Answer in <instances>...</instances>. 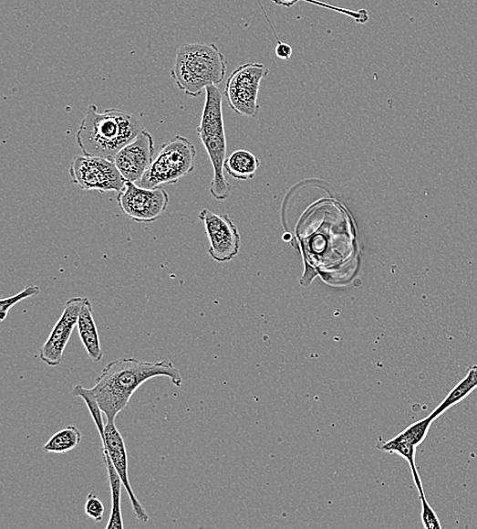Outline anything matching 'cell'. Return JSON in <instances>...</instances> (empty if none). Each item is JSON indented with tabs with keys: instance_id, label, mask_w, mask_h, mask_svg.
Returning <instances> with one entry per match:
<instances>
[{
	"instance_id": "obj_2",
	"label": "cell",
	"mask_w": 477,
	"mask_h": 529,
	"mask_svg": "<svg viewBox=\"0 0 477 529\" xmlns=\"http://www.w3.org/2000/svg\"><path fill=\"white\" fill-rule=\"evenodd\" d=\"M142 130L143 124L135 114L118 109L99 112L97 106L91 104L79 124L76 138L84 155L113 161Z\"/></svg>"
},
{
	"instance_id": "obj_12",
	"label": "cell",
	"mask_w": 477,
	"mask_h": 529,
	"mask_svg": "<svg viewBox=\"0 0 477 529\" xmlns=\"http://www.w3.org/2000/svg\"><path fill=\"white\" fill-rule=\"evenodd\" d=\"M100 438L103 450L109 452L114 468L120 477L122 486L128 492L137 519L142 523L149 522L150 517L130 485L127 446L116 426V421H106L104 433L100 435Z\"/></svg>"
},
{
	"instance_id": "obj_14",
	"label": "cell",
	"mask_w": 477,
	"mask_h": 529,
	"mask_svg": "<svg viewBox=\"0 0 477 529\" xmlns=\"http://www.w3.org/2000/svg\"><path fill=\"white\" fill-rule=\"evenodd\" d=\"M261 161L251 152L246 150H237L226 158L224 163L225 172L240 181H250L257 174Z\"/></svg>"
},
{
	"instance_id": "obj_8",
	"label": "cell",
	"mask_w": 477,
	"mask_h": 529,
	"mask_svg": "<svg viewBox=\"0 0 477 529\" xmlns=\"http://www.w3.org/2000/svg\"><path fill=\"white\" fill-rule=\"evenodd\" d=\"M170 195L162 187L147 188L127 182L118 195L119 207L136 222H154L170 205Z\"/></svg>"
},
{
	"instance_id": "obj_9",
	"label": "cell",
	"mask_w": 477,
	"mask_h": 529,
	"mask_svg": "<svg viewBox=\"0 0 477 529\" xmlns=\"http://www.w3.org/2000/svg\"><path fill=\"white\" fill-rule=\"evenodd\" d=\"M199 218L205 224L210 241L208 250L212 259L219 263H227L240 253L241 235L228 215H218L208 209L202 210Z\"/></svg>"
},
{
	"instance_id": "obj_19",
	"label": "cell",
	"mask_w": 477,
	"mask_h": 529,
	"mask_svg": "<svg viewBox=\"0 0 477 529\" xmlns=\"http://www.w3.org/2000/svg\"><path fill=\"white\" fill-rule=\"evenodd\" d=\"M434 420L430 415L417 421V423L410 425L408 428H405L399 436L404 439L405 441L411 443L415 447H419L426 440L430 428Z\"/></svg>"
},
{
	"instance_id": "obj_7",
	"label": "cell",
	"mask_w": 477,
	"mask_h": 529,
	"mask_svg": "<svg viewBox=\"0 0 477 529\" xmlns=\"http://www.w3.org/2000/svg\"><path fill=\"white\" fill-rule=\"evenodd\" d=\"M69 176L84 191L119 193L127 183L113 161L102 157H74Z\"/></svg>"
},
{
	"instance_id": "obj_13",
	"label": "cell",
	"mask_w": 477,
	"mask_h": 529,
	"mask_svg": "<svg viewBox=\"0 0 477 529\" xmlns=\"http://www.w3.org/2000/svg\"><path fill=\"white\" fill-rule=\"evenodd\" d=\"M78 336L86 349L88 356L95 363H100L103 352L100 344L99 330L93 316V307L89 299H85L78 320Z\"/></svg>"
},
{
	"instance_id": "obj_4",
	"label": "cell",
	"mask_w": 477,
	"mask_h": 529,
	"mask_svg": "<svg viewBox=\"0 0 477 529\" xmlns=\"http://www.w3.org/2000/svg\"><path fill=\"white\" fill-rule=\"evenodd\" d=\"M197 133L214 168L210 194L217 201H225L231 196L232 185L226 181L223 172L227 143L223 111V93L217 86L206 88V101Z\"/></svg>"
},
{
	"instance_id": "obj_1",
	"label": "cell",
	"mask_w": 477,
	"mask_h": 529,
	"mask_svg": "<svg viewBox=\"0 0 477 529\" xmlns=\"http://www.w3.org/2000/svg\"><path fill=\"white\" fill-rule=\"evenodd\" d=\"M156 376H167L174 386L181 387L182 376L171 361L151 363L123 357L106 365L89 391L99 402L106 421H116L134 393Z\"/></svg>"
},
{
	"instance_id": "obj_10",
	"label": "cell",
	"mask_w": 477,
	"mask_h": 529,
	"mask_svg": "<svg viewBox=\"0 0 477 529\" xmlns=\"http://www.w3.org/2000/svg\"><path fill=\"white\" fill-rule=\"evenodd\" d=\"M155 146L152 134L146 130L123 147L113 163L127 182L138 184L154 161Z\"/></svg>"
},
{
	"instance_id": "obj_22",
	"label": "cell",
	"mask_w": 477,
	"mask_h": 529,
	"mask_svg": "<svg viewBox=\"0 0 477 529\" xmlns=\"http://www.w3.org/2000/svg\"><path fill=\"white\" fill-rule=\"evenodd\" d=\"M421 502V520L423 526L427 529H441L440 520L435 510L430 507L426 497L420 499Z\"/></svg>"
},
{
	"instance_id": "obj_20",
	"label": "cell",
	"mask_w": 477,
	"mask_h": 529,
	"mask_svg": "<svg viewBox=\"0 0 477 529\" xmlns=\"http://www.w3.org/2000/svg\"><path fill=\"white\" fill-rule=\"evenodd\" d=\"M40 293V289L36 285H29L24 291L14 295V297L0 301V320L5 321L8 312L16 304L24 300L35 297Z\"/></svg>"
},
{
	"instance_id": "obj_15",
	"label": "cell",
	"mask_w": 477,
	"mask_h": 529,
	"mask_svg": "<svg viewBox=\"0 0 477 529\" xmlns=\"http://www.w3.org/2000/svg\"><path fill=\"white\" fill-rule=\"evenodd\" d=\"M378 450L388 453L399 454L402 459L408 461L410 466L415 487H417L419 491L420 499L426 497L417 468V462H415V455H417L418 447L405 441L399 435H397L391 439L390 441L379 446Z\"/></svg>"
},
{
	"instance_id": "obj_3",
	"label": "cell",
	"mask_w": 477,
	"mask_h": 529,
	"mask_svg": "<svg viewBox=\"0 0 477 529\" xmlns=\"http://www.w3.org/2000/svg\"><path fill=\"white\" fill-rule=\"evenodd\" d=\"M227 71L225 56L214 43H185L178 52L171 71L176 87L192 98L209 86L223 82Z\"/></svg>"
},
{
	"instance_id": "obj_23",
	"label": "cell",
	"mask_w": 477,
	"mask_h": 529,
	"mask_svg": "<svg viewBox=\"0 0 477 529\" xmlns=\"http://www.w3.org/2000/svg\"><path fill=\"white\" fill-rule=\"evenodd\" d=\"M293 48L289 44L278 41L275 53L278 58L288 60L293 57Z\"/></svg>"
},
{
	"instance_id": "obj_17",
	"label": "cell",
	"mask_w": 477,
	"mask_h": 529,
	"mask_svg": "<svg viewBox=\"0 0 477 529\" xmlns=\"http://www.w3.org/2000/svg\"><path fill=\"white\" fill-rule=\"evenodd\" d=\"M82 433L76 426H67L53 435L44 445L43 450L47 453L64 454L72 451L81 443Z\"/></svg>"
},
{
	"instance_id": "obj_11",
	"label": "cell",
	"mask_w": 477,
	"mask_h": 529,
	"mask_svg": "<svg viewBox=\"0 0 477 529\" xmlns=\"http://www.w3.org/2000/svg\"><path fill=\"white\" fill-rule=\"evenodd\" d=\"M86 298L75 297L66 304L55 328L52 329L47 343L40 349V358L49 366H58L64 361V354L70 336L77 327L79 312Z\"/></svg>"
},
{
	"instance_id": "obj_18",
	"label": "cell",
	"mask_w": 477,
	"mask_h": 529,
	"mask_svg": "<svg viewBox=\"0 0 477 529\" xmlns=\"http://www.w3.org/2000/svg\"><path fill=\"white\" fill-rule=\"evenodd\" d=\"M273 4H275L279 6H284L286 8H291L296 4L300 2H305L307 4L315 5L317 6H321L327 8V10H330L336 13H339L342 15H346L349 17H352L353 20L356 21L358 25L367 24L369 21V15L365 8H361L359 11H352L349 8H343L339 6H335L327 3L320 2V0H271Z\"/></svg>"
},
{
	"instance_id": "obj_5",
	"label": "cell",
	"mask_w": 477,
	"mask_h": 529,
	"mask_svg": "<svg viewBox=\"0 0 477 529\" xmlns=\"http://www.w3.org/2000/svg\"><path fill=\"white\" fill-rule=\"evenodd\" d=\"M197 149L182 136H175L163 143L139 185L147 188L175 185L181 178L193 172Z\"/></svg>"
},
{
	"instance_id": "obj_21",
	"label": "cell",
	"mask_w": 477,
	"mask_h": 529,
	"mask_svg": "<svg viewBox=\"0 0 477 529\" xmlns=\"http://www.w3.org/2000/svg\"><path fill=\"white\" fill-rule=\"evenodd\" d=\"M86 514L95 520L97 523H100L104 515V505L102 501L95 494V492H90L88 495L86 502Z\"/></svg>"
},
{
	"instance_id": "obj_6",
	"label": "cell",
	"mask_w": 477,
	"mask_h": 529,
	"mask_svg": "<svg viewBox=\"0 0 477 529\" xmlns=\"http://www.w3.org/2000/svg\"><path fill=\"white\" fill-rule=\"evenodd\" d=\"M270 69L258 62L238 67L228 78L224 95L236 114L255 118L260 111L259 92L262 80Z\"/></svg>"
},
{
	"instance_id": "obj_16",
	"label": "cell",
	"mask_w": 477,
	"mask_h": 529,
	"mask_svg": "<svg viewBox=\"0 0 477 529\" xmlns=\"http://www.w3.org/2000/svg\"><path fill=\"white\" fill-rule=\"evenodd\" d=\"M477 389V365H472L470 370H468L465 378L457 385V386L448 394V397L444 399L441 405L431 412L430 417L434 419L438 418L440 416L443 415L445 411L452 407L456 406L457 403L464 400L470 394Z\"/></svg>"
}]
</instances>
